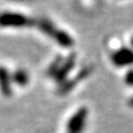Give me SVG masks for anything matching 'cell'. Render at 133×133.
<instances>
[{
    "mask_svg": "<svg viewBox=\"0 0 133 133\" xmlns=\"http://www.w3.org/2000/svg\"><path fill=\"white\" fill-rule=\"evenodd\" d=\"M36 26V20L17 12L5 11L0 14V27L1 28H23Z\"/></svg>",
    "mask_w": 133,
    "mask_h": 133,
    "instance_id": "cell-1",
    "label": "cell"
},
{
    "mask_svg": "<svg viewBox=\"0 0 133 133\" xmlns=\"http://www.w3.org/2000/svg\"><path fill=\"white\" fill-rule=\"evenodd\" d=\"M10 74L8 72V70L3 66H0V89H1L2 93L6 95H9L11 93L10 89Z\"/></svg>",
    "mask_w": 133,
    "mask_h": 133,
    "instance_id": "cell-2",
    "label": "cell"
},
{
    "mask_svg": "<svg viewBox=\"0 0 133 133\" xmlns=\"http://www.w3.org/2000/svg\"><path fill=\"white\" fill-rule=\"evenodd\" d=\"M11 79H12V81L17 83V84L24 85V84H27L28 81H29V76L24 70L19 69V70H16V71L14 72Z\"/></svg>",
    "mask_w": 133,
    "mask_h": 133,
    "instance_id": "cell-3",
    "label": "cell"
}]
</instances>
